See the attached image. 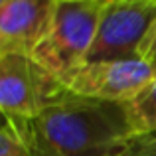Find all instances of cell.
<instances>
[{
	"label": "cell",
	"mask_w": 156,
	"mask_h": 156,
	"mask_svg": "<svg viewBox=\"0 0 156 156\" xmlns=\"http://www.w3.org/2000/svg\"><path fill=\"white\" fill-rule=\"evenodd\" d=\"M55 0H0V53L30 55L46 38Z\"/></svg>",
	"instance_id": "obj_6"
},
{
	"label": "cell",
	"mask_w": 156,
	"mask_h": 156,
	"mask_svg": "<svg viewBox=\"0 0 156 156\" xmlns=\"http://www.w3.org/2000/svg\"><path fill=\"white\" fill-rule=\"evenodd\" d=\"M154 71L144 59H107L85 63L67 81V91L79 97L109 103H126L154 79Z\"/></svg>",
	"instance_id": "obj_5"
},
{
	"label": "cell",
	"mask_w": 156,
	"mask_h": 156,
	"mask_svg": "<svg viewBox=\"0 0 156 156\" xmlns=\"http://www.w3.org/2000/svg\"><path fill=\"white\" fill-rule=\"evenodd\" d=\"M107 0H55L46 38L32 53L63 85L87 63Z\"/></svg>",
	"instance_id": "obj_2"
},
{
	"label": "cell",
	"mask_w": 156,
	"mask_h": 156,
	"mask_svg": "<svg viewBox=\"0 0 156 156\" xmlns=\"http://www.w3.org/2000/svg\"><path fill=\"white\" fill-rule=\"evenodd\" d=\"M156 24V0H107L87 63L140 57Z\"/></svg>",
	"instance_id": "obj_4"
},
{
	"label": "cell",
	"mask_w": 156,
	"mask_h": 156,
	"mask_svg": "<svg viewBox=\"0 0 156 156\" xmlns=\"http://www.w3.org/2000/svg\"><path fill=\"white\" fill-rule=\"evenodd\" d=\"M119 156H156V133L134 136Z\"/></svg>",
	"instance_id": "obj_9"
},
{
	"label": "cell",
	"mask_w": 156,
	"mask_h": 156,
	"mask_svg": "<svg viewBox=\"0 0 156 156\" xmlns=\"http://www.w3.org/2000/svg\"><path fill=\"white\" fill-rule=\"evenodd\" d=\"M0 156H32L28 144L10 122L0 126Z\"/></svg>",
	"instance_id": "obj_8"
},
{
	"label": "cell",
	"mask_w": 156,
	"mask_h": 156,
	"mask_svg": "<svg viewBox=\"0 0 156 156\" xmlns=\"http://www.w3.org/2000/svg\"><path fill=\"white\" fill-rule=\"evenodd\" d=\"M6 122H8V121H6V117H4V115L0 113V126H4V125H6Z\"/></svg>",
	"instance_id": "obj_11"
},
{
	"label": "cell",
	"mask_w": 156,
	"mask_h": 156,
	"mask_svg": "<svg viewBox=\"0 0 156 156\" xmlns=\"http://www.w3.org/2000/svg\"><path fill=\"white\" fill-rule=\"evenodd\" d=\"M140 59H144L146 63L152 67V71L156 75V24L152 26V30H150L148 38H146L144 46H142V50H140Z\"/></svg>",
	"instance_id": "obj_10"
},
{
	"label": "cell",
	"mask_w": 156,
	"mask_h": 156,
	"mask_svg": "<svg viewBox=\"0 0 156 156\" xmlns=\"http://www.w3.org/2000/svg\"><path fill=\"white\" fill-rule=\"evenodd\" d=\"M134 136L156 133V77L125 103Z\"/></svg>",
	"instance_id": "obj_7"
},
{
	"label": "cell",
	"mask_w": 156,
	"mask_h": 156,
	"mask_svg": "<svg viewBox=\"0 0 156 156\" xmlns=\"http://www.w3.org/2000/svg\"><path fill=\"white\" fill-rule=\"evenodd\" d=\"M67 91L30 55L0 53V113L8 122L34 119Z\"/></svg>",
	"instance_id": "obj_3"
},
{
	"label": "cell",
	"mask_w": 156,
	"mask_h": 156,
	"mask_svg": "<svg viewBox=\"0 0 156 156\" xmlns=\"http://www.w3.org/2000/svg\"><path fill=\"white\" fill-rule=\"evenodd\" d=\"M32 156H119L134 138L125 103L65 91L34 119L10 122Z\"/></svg>",
	"instance_id": "obj_1"
}]
</instances>
